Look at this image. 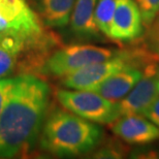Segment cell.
Wrapping results in <instances>:
<instances>
[{
  "label": "cell",
  "mask_w": 159,
  "mask_h": 159,
  "mask_svg": "<svg viewBox=\"0 0 159 159\" xmlns=\"http://www.w3.org/2000/svg\"><path fill=\"white\" fill-rule=\"evenodd\" d=\"M118 51L93 44H71L56 50L41 64L43 74L64 78L85 66L102 62L118 55Z\"/></svg>",
  "instance_id": "3957f363"
},
{
  "label": "cell",
  "mask_w": 159,
  "mask_h": 159,
  "mask_svg": "<svg viewBox=\"0 0 159 159\" xmlns=\"http://www.w3.org/2000/svg\"><path fill=\"white\" fill-rule=\"evenodd\" d=\"M99 158H121L123 155V151L120 147H116V145H110L103 147L96 153Z\"/></svg>",
  "instance_id": "ac0fdd59"
},
{
  "label": "cell",
  "mask_w": 159,
  "mask_h": 159,
  "mask_svg": "<svg viewBox=\"0 0 159 159\" xmlns=\"http://www.w3.org/2000/svg\"><path fill=\"white\" fill-rule=\"evenodd\" d=\"M143 19L135 0H118L109 37L116 41H131L143 32Z\"/></svg>",
  "instance_id": "9c48e42d"
},
{
  "label": "cell",
  "mask_w": 159,
  "mask_h": 159,
  "mask_svg": "<svg viewBox=\"0 0 159 159\" xmlns=\"http://www.w3.org/2000/svg\"><path fill=\"white\" fill-rule=\"evenodd\" d=\"M118 0H97L94 11V22L97 29L109 37L111 24Z\"/></svg>",
  "instance_id": "5bb4252c"
},
{
  "label": "cell",
  "mask_w": 159,
  "mask_h": 159,
  "mask_svg": "<svg viewBox=\"0 0 159 159\" xmlns=\"http://www.w3.org/2000/svg\"><path fill=\"white\" fill-rule=\"evenodd\" d=\"M146 118H148L152 123L159 127V96L150 104V107L143 114Z\"/></svg>",
  "instance_id": "d6986e66"
},
{
  "label": "cell",
  "mask_w": 159,
  "mask_h": 159,
  "mask_svg": "<svg viewBox=\"0 0 159 159\" xmlns=\"http://www.w3.org/2000/svg\"><path fill=\"white\" fill-rule=\"evenodd\" d=\"M158 72L149 67L139 82L124 96L116 101L117 117L143 115L150 104L159 96L157 89Z\"/></svg>",
  "instance_id": "52a82bcc"
},
{
  "label": "cell",
  "mask_w": 159,
  "mask_h": 159,
  "mask_svg": "<svg viewBox=\"0 0 159 159\" xmlns=\"http://www.w3.org/2000/svg\"><path fill=\"white\" fill-rule=\"evenodd\" d=\"M75 0H36L39 18L50 28H62L70 22Z\"/></svg>",
  "instance_id": "4fadbf2b"
},
{
  "label": "cell",
  "mask_w": 159,
  "mask_h": 159,
  "mask_svg": "<svg viewBox=\"0 0 159 159\" xmlns=\"http://www.w3.org/2000/svg\"><path fill=\"white\" fill-rule=\"evenodd\" d=\"M131 64H134L131 56L127 53H119L113 58L85 66L62 78V85L75 90H93L111 75Z\"/></svg>",
  "instance_id": "8992f818"
},
{
  "label": "cell",
  "mask_w": 159,
  "mask_h": 159,
  "mask_svg": "<svg viewBox=\"0 0 159 159\" xmlns=\"http://www.w3.org/2000/svg\"><path fill=\"white\" fill-rule=\"evenodd\" d=\"M101 138L102 130L96 123L58 109L44 121L40 148L56 156H78L96 148Z\"/></svg>",
  "instance_id": "7a4b0ae2"
},
{
  "label": "cell",
  "mask_w": 159,
  "mask_h": 159,
  "mask_svg": "<svg viewBox=\"0 0 159 159\" xmlns=\"http://www.w3.org/2000/svg\"><path fill=\"white\" fill-rule=\"evenodd\" d=\"M56 97L65 110L88 121L111 124L118 119L116 102L91 90H58Z\"/></svg>",
  "instance_id": "277c9868"
},
{
  "label": "cell",
  "mask_w": 159,
  "mask_h": 159,
  "mask_svg": "<svg viewBox=\"0 0 159 159\" xmlns=\"http://www.w3.org/2000/svg\"><path fill=\"white\" fill-rule=\"evenodd\" d=\"M44 43H33L20 36L0 33V79L11 75L25 51L29 48H40Z\"/></svg>",
  "instance_id": "8fae6325"
},
{
  "label": "cell",
  "mask_w": 159,
  "mask_h": 159,
  "mask_svg": "<svg viewBox=\"0 0 159 159\" xmlns=\"http://www.w3.org/2000/svg\"><path fill=\"white\" fill-rule=\"evenodd\" d=\"M16 78H2L0 79V115H1L2 109L4 107L6 98L8 96V93L11 91L15 83Z\"/></svg>",
  "instance_id": "e0dca14e"
},
{
  "label": "cell",
  "mask_w": 159,
  "mask_h": 159,
  "mask_svg": "<svg viewBox=\"0 0 159 159\" xmlns=\"http://www.w3.org/2000/svg\"><path fill=\"white\" fill-rule=\"evenodd\" d=\"M50 87L33 75L16 77L0 115V158L27 151L39 134L49 106Z\"/></svg>",
  "instance_id": "6da1fadb"
},
{
  "label": "cell",
  "mask_w": 159,
  "mask_h": 159,
  "mask_svg": "<svg viewBox=\"0 0 159 159\" xmlns=\"http://www.w3.org/2000/svg\"><path fill=\"white\" fill-rule=\"evenodd\" d=\"M147 28L144 39L145 54L159 61V12Z\"/></svg>",
  "instance_id": "9a60e30c"
},
{
  "label": "cell",
  "mask_w": 159,
  "mask_h": 159,
  "mask_svg": "<svg viewBox=\"0 0 159 159\" xmlns=\"http://www.w3.org/2000/svg\"><path fill=\"white\" fill-rule=\"evenodd\" d=\"M145 74L146 71L142 70L135 64L128 65L111 75L91 91L96 92L107 99L116 102L122 99L138 84Z\"/></svg>",
  "instance_id": "30bf717a"
},
{
  "label": "cell",
  "mask_w": 159,
  "mask_h": 159,
  "mask_svg": "<svg viewBox=\"0 0 159 159\" xmlns=\"http://www.w3.org/2000/svg\"><path fill=\"white\" fill-rule=\"evenodd\" d=\"M40 19L27 0H0V33L46 43Z\"/></svg>",
  "instance_id": "5b68a950"
},
{
  "label": "cell",
  "mask_w": 159,
  "mask_h": 159,
  "mask_svg": "<svg viewBox=\"0 0 159 159\" xmlns=\"http://www.w3.org/2000/svg\"><path fill=\"white\" fill-rule=\"evenodd\" d=\"M141 11L143 24L146 27L154 20L159 12V0H135Z\"/></svg>",
  "instance_id": "2e32d148"
},
{
  "label": "cell",
  "mask_w": 159,
  "mask_h": 159,
  "mask_svg": "<svg viewBox=\"0 0 159 159\" xmlns=\"http://www.w3.org/2000/svg\"><path fill=\"white\" fill-rule=\"evenodd\" d=\"M111 129L129 145H147L159 139V127L138 114L120 117L111 123Z\"/></svg>",
  "instance_id": "ba28073f"
},
{
  "label": "cell",
  "mask_w": 159,
  "mask_h": 159,
  "mask_svg": "<svg viewBox=\"0 0 159 159\" xmlns=\"http://www.w3.org/2000/svg\"><path fill=\"white\" fill-rule=\"evenodd\" d=\"M157 89H158V93H159V74H158V79H157Z\"/></svg>",
  "instance_id": "ffe728a7"
},
{
  "label": "cell",
  "mask_w": 159,
  "mask_h": 159,
  "mask_svg": "<svg viewBox=\"0 0 159 159\" xmlns=\"http://www.w3.org/2000/svg\"><path fill=\"white\" fill-rule=\"evenodd\" d=\"M97 0H75L70 18L71 32L78 39H91L99 35L94 22Z\"/></svg>",
  "instance_id": "7c38bea8"
}]
</instances>
